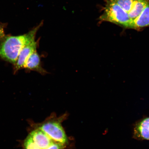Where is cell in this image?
Segmentation results:
<instances>
[{
  "mask_svg": "<svg viewBox=\"0 0 149 149\" xmlns=\"http://www.w3.org/2000/svg\"><path fill=\"white\" fill-rule=\"evenodd\" d=\"M42 25L41 23L25 34L5 36L0 38V59L15 65L23 48L35 40L36 34Z\"/></svg>",
  "mask_w": 149,
  "mask_h": 149,
  "instance_id": "1",
  "label": "cell"
},
{
  "mask_svg": "<svg viewBox=\"0 0 149 149\" xmlns=\"http://www.w3.org/2000/svg\"><path fill=\"white\" fill-rule=\"evenodd\" d=\"M105 1L103 14L98 19L100 22H108L129 28L132 20L128 13L113 0H105Z\"/></svg>",
  "mask_w": 149,
  "mask_h": 149,
  "instance_id": "2",
  "label": "cell"
},
{
  "mask_svg": "<svg viewBox=\"0 0 149 149\" xmlns=\"http://www.w3.org/2000/svg\"><path fill=\"white\" fill-rule=\"evenodd\" d=\"M39 128L46 134L54 141L66 144L68 139L61 124L56 121L44 123Z\"/></svg>",
  "mask_w": 149,
  "mask_h": 149,
  "instance_id": "3",
  "label": "cell"
},
{
  "mask_svg": "<svg viewBox=\"0 0 149 149\" xmlns=\"http://www.w3.org/2000/svg\"><path fill=\"white\" fill-rule=\"evenodd\" d=\"M38 45V42L35 40L24 47L20 52L17 61L15 65V72L23 68L28 59L32 54L37 51Z\"/></svg>",
  "mask_w": 149,
  "mask_h": 149,
  "instance_id": "4",
  "label": "cell"
},
{
  "mask_svg": "<svg viewBox=\"0 0 149 149\" xmlns=\"http://www.w3.org/2000/svg\"><path fill=\"white\" fill-rule=\"evenodd\" d=\"M35 144L40 149H46L54 141L42 130L38 128L30 134Z\"/></svg>",
  "mask_w": 149,
  "mask_h": 149,
  "instance_id": "5",
  "label": "cell"
},
{
  "mask_svg": "<svg viewBox=\"0 0 149 149\" xmlns=\"http://www.w3.org/2000/svg\"><path fill=\"white\" fill-rule=\"evenodd\" d=\"M23 68L35 71L42 74L47 73V72L42 68L40 57L37 51L32 54L28 59Z\"/></svg>",
  "mask_w": 149,
  "mask_h": 149,
  "instance_id": "6",
  "label": "cell"
},
{
  "mask_svg": "<svg viewBox=\"0 0 149 149\" xmlns=\"http://www.w3.org/2000/svg\"><path fill=\"white\" fill-rule=\"evenodd\" d=\"M149 26V4L141 14L134 19L132 20L130 29H138Z\"/></svg>",
  "mask_w": 149,
  "mask_h": 149,
  "instance_id": "7",
  "label": "cell"
},
{
  "mask_svg": "<svg viewBox=\"0 0 149 149\" xmlns=\"http://www.w3.org/2000/svg\"><path fill=\"white\" fill-rule=\"evenodd\" d=\"M134 131L137 137L149 140V117L139 122L136 126Z\"/></svg>",
  "mask_w": 149,
  "mask_h": 149,
  "instance_id": "8",
  "label": "cell"
},
{
  "mask_svg": "<svg viewBox=\"0 0 149 149\" xmlns=\"http://www.w3.org/2000/svg\"><path fill=\"white\" fill-rule=\"evenodd\" d=\"M149 4V0H135L133 8L128 13L130 17L132 20L139 16Z\"/></svg>",
  "mask_w": 149,
  "mask_h": 149,
  "instance_id": "9",
  "label": "cell"
},
{
  "mask_svg": "<svg viewBox=\"0 0 149 149\" xmlns=\"http://www.w3.org/2000/svg\"><path fill=\"white\" fill-rule=\"evenodd\" d=\"M113 1L128 13L133 8L135 0H113Z\"/></svg>",
  "mask_w": 149,
  "mask_h": 149,
  "instance_id": "10",
  "label": "cell"
},
{
  "mask_svg": "<svg viewBox=\"0 0 149 149\" xmlns=\"http://www.w3.org/2000/svg\"><path fill=\"white\" fill-rule=\"evenodd\" d=\"M24 149H40L33 142L30 135H29L24 143Z\"/></svg>",
  "mask_w": 149,
  "mask_h": 149,
  "instance_id": "11",
  "label": "cell"
},
{
  "mask_svg": "<svg viewBox=\"0 0 149 149\" xmlns=\"http://www.w3.org/2000/svg\"><path fill=\"white\" fill-rule=\"evenodd\" d=\"M66 147V144L54 141L49 147L46 149H63Z\"/></svg>",
  "mask_w": 149,
  "mask_h": 149,
  "instance_id": "12",
  "label": "cell"
},
{
  "mask_svg": "<svg viewBox=\"0 0 149 149\" xmlns=\"http://www.w3.org/2000/svg\"><path fill=\"white\" fill-rule=\"evenodd\" d=\"M5 36L4 30L3 28L0 26V38Z\"/></svg>",
  "mask_w": 149,
  "mask_h": 149,
  "instance_id": "13",
  "label": "cell"
}]
</instances>
